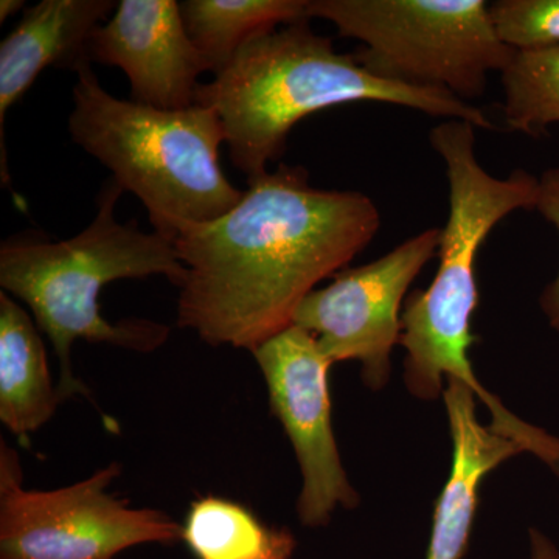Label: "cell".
<instances>
[{
    "label": "cell",
    "mask_w": 559,
    "mask_h": 559,
    "mask_svg": "<svg viewBox=\"0 0 559 559\" xmlns=\"http://www.w3.org/2000/svg\"><path fill=\"white\" fill-rule=\"evenodd\" d=\"M380 229V210L367 194L316 189L307 168L280 164L249 179L226 215L178 227L175 246L187 270L178 326L212 347L252 352L293 325L301 301Z\"/></svg>",
    "instance_id": "cell-1"
},
{
    "label": "cell",
    "mask_w": 559,
    "mask_h": 559,
    "mask_svg": "<svg viewBox=\"0 0 559 559\" xmlns=\"http://www.w3.org/2000/svg\"><path fill=\"white\" fill-rule=\"evenodd\" d=\"M358 102L389 103L495 130L484 110L448 92L371 75L355 55L334 50L333 40L312 31L310 21L250 39L197 92L198 105L218 114L230 159L248 180L267 173V165L285 154L289 132L299 121Z\"/></svg>",
    "instance_id": "cell-2"
},
{
    "label": "cell",
    "mask_w": 559,
    "mask_h": 559,
    "mask_svg": "<svg viewBox=\"0 0 559 559\" xmlns=\"http://www.w3.org/2000/svg\"><path fill=\"white\" fill-rule=\"evenodd\" d=\"M123 191L110 178L98 194L97 215L70 240L17 235L0 246V286L27 305L40 333L49 337L64 401L75 395L92 400L73 373L76 341L153 353L170 337V326L156 320L109 322L100 312L98 297L109 283L164 275L179 288L187 275L175 240L156 230H140L138 221L121 224L116 219Z\"/></svg>",
    "instance_id": "cell-3"
},
{
    "label": "cell",
    "mask_w": 559,
    "mask_h": 559,
    "mask_svg": "<svg viewBox=\"0 0 559 559\" xmlns=\"http://www.w3.org/2000/svg\"><path fill=\"white\" fill-rule=\"evenodd\" d=\"M476 130L468 121L443 120L429 132L430 146L447 167L450 215L441 229L439 270L428 288L407 297L400 340L406 353L403 380L421 393L440 392L447 380L473 378L477 252L500 221L538 205V178L525 170L496 178L481 167Z\"/></svg>",
    "instance_id": "cell-4"
},
{
    "label": "cell",
    "mask_w": 559,
    "mask_h": 559,
    "mask_svg": "<svg viewBox=\"0 0 559 559\" xmlns=\"http://www.w3.org/2000/svg\"><path fill=\"white\" fill-rule=\"evenodd\" d=\"M76 76L70 138L139 198L154 230L175 240L182 224L218 219L241 201L245 191L221 167L226 135L215 110L120 100L103 90L92 66Z\"/></svg>",
    "instance_id": "cell-5"
},
{
    "label": "cell",
    "mask_w": 559,
    "mask_h": 559,
    "mask_svg": "<svg viewBox=\"0 0 559 559\" xmlns=\"http://www.w3.org/2000/svg\"><path fill=\"white\" fill-rule=\"evenodd\" d=\"M308 17L362 43L353 55L371 75L466 103L484 97L488 73L502 72L514 53L485 0H308Z\"/></svg>",
    "instance_id": "cell-6"
},
{
    "label": "cell",
    "mask_w": 559,
    "mask_h": 559,
    "mask_svg": "<svg viewBox=\"0 0 559 559\" xmlns=\"http://www.w3.org/2000/svg\"><path fill=\"white\" fill-rule=\"evenodd\" d=\"M109 463L87 479L27 489L20 455L0 444V559H116L121 551L182 543V524L157 509H134L109 491Z\"/></svg>",
    "instance_id": "cell-7"
},
{
    "label": "cell",
    "mask_w": 559,
    "mask_h": 559,
    "mask_svg": "<svg viewBox=\"0 0 559 559\" xmlns=\"http://www.w3.org/2000/svg\"><path fill=\"white\" fill-rule=\"evenodd\" d=\"M441 229L423 230L381 259L337 272L312 290L294 314L333 362L356 360L367 388L389 384L392 353L401 340V316L414 280L439 252Z\"/></svg>",
    "instance_id": "cell-8"
},
{
    "label": "cell",
    "mask_w": 559,
    "mask_h": 559,
    "mask_svg": "<svg viewBox=\"0 0 559 559\" xmlns=\"http://www.w3.org/2000/svg\"><path fill=\"white\" fill-rule=\"evenodd\" d=\"M272 414L288 436L301 474L297 516L308 528L326 527L337 510L360 503L333 428L330 371L333 362L318 340L297 325L280 331L252 349Z\"/></svg>",
    "instance_id": "cell-9"
},
{
    "label": "cell",
    "mask_w": 559,
    "mask_h": 559,
    "mask_svg": "<svg viewBox=\"0 0 559 559\" xmlns=\"http://www.w3.org/2000/svg\"><path fill=\"white\" fill-rule=\"evenodd\" d=\"M90 58L123 70L131 100L156 109L197 105L198 80L209 72L176 0H121L92 35Z\"/></svg>",
    "instance_id": "cell-10"
},
{
    "label": "cell",
    "mask_w": 559,
    "mask_h": 559,
    "mask_svg": "<svg viewBox=\"0 0 559 559\" xmlns=\"http://www.w3.org/2000/svg\"><path fill=\"white\" fill-rule=\"evenodd\" d=\"M112 0H43L24 11L17 27L0 44V165L9 182L3 123L47 68L80 72L92 66L90 40L112 16Z\"/></svg>",
    "instance_id": "cell-11"
},
{
    "label": "cell",
    "mask_w": 559,
    "mask_h": 559,
    "mask_svg": "<svg viewBox=\"0 0 559 559\" xmlns=\"http://www.w3.org/2000/svg\"><path fill=\"white\" fill-rule=\"evenodd\" d=\"M441 399L450 425L452 457L450 476L433 509L426 559H463L485 477L525 452L480 421L477 399L465 385L448 381Z\"/></svg>",
    "instance_id": "cell-12"
},
{
    "label": "cell",
    "mask_w": 559,
    "mask_h": 559,
    "mask_svg": "<svg viewBox=\"0 0 559 559\" xmlns=\"http://www.w3.org/2000/svg\"><path fill=\"white\" fill-rule=\"evenodd\" d=\"M64 401L51 378L46 345L27 310L0 293V421L27 441Z\"/></svg>",
    "instance_id": "cell-13"
},
{
    "label": "cell",
    "mask_w": 559,
    "mask_h": 559,
    "mask_svg": "<svg viewBox=\"0 0 559 559\" xmlns=\"http://www.w3.org/2000/svg\"><path fill=\"white\" fill-rule=\"evenodd\" d=\"M179 9L190 39L213 75L226 69L250 39L311 21L308 0H186Z\"/></svg>",
    "instance_id": "cell-14"
},
{
    "label": "cell",
    "mask_w": 559,
    "mask_h": 559,
    "mask_svg": "<svg viewBox=\"0 0 559 559\" xmlns=\"http://www.w3.org/2000/svg\"><path fill=\"white\" fill-rule=\"evenodd\" d=\"M182 544L197 559H293L297 550L289 528L264 524L245 503L213 495L190 503Z\"/></svg>",
    "instance_id": "cell-15"
},
{
    "label": "cell",
    "mask_w": 559,
    "mask_h": 559,
    "mask_svg": "<svg viewBox=\"0 0 559 559\" xmlns=\"http://www.w3.org/2000/svg\"><path fill=\"white\" fill-rule=\"evenodd\" d=\"M500 81L510 131L536 138L559 123V46L514 51Z\"/></svg>",
    "instance_id": "cell-16"
},
{
    "label": "cell",
    "mask_w": 559,
    "mask_h": 559,
    "mask_svg": "<svg viewBox=\"0 0 559 559\" xmlns=\"http://www.w3.org/2000/svg\"><path fill=\"white\" fill-rule=\"evenodd\" d=\"M488 14L500 43L511 50L559 46V0H499L488 3Z\"/></svg>",
    "instance_id": "cell-17"
},
{
    "label": "cell",
    "mask_w": 559,
    "mask_h": 559,
    "mask_svg": "<svg viewBox=\"0 0 559 559\" xmlns=\"http://www.w3.org/2000/svg\"><path fill=\"white\" fill-rule=\"evenodd\" d=\"M536 210L559 234V167L550 168L540 176ZM539 305L551 329L559 333V271L554 282L540 294Z\"/></svg>",
    "instance_id": "cell-18"
},
{
    "label": "cell",
    "mask_w": 559,
    "mask_h": 559,
    "mask_svg": "<svg viewBox=\"0 0 559 559\" xmlns=\"http://www.w3.org/2000/svg\"><path fill=\"white\" fill-rule=\"evenodd\" d=\"M530 559H559V547L543 530L528 528Z\"/></svg>",
    "instance_id": "cell-19"
},
{
    "label": "cell",
    "mask_w": 559,
    "mask_h": 559,
    "mask_svg": "<svg viewBox=\"0 0 559 559\" xmlns=\"http://www.w3.org/2000/svg\"><path fill=\"white\" fill-rule=\"evenodd\" d=\"M24 5V0H2L0 2V22H5L13 14L20 13Z\"/></svg>",
    "instance_id": "cell-20"
}]
</instances>
